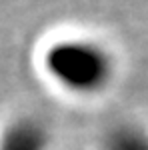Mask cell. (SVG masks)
<instances>
[{
  "mask_svg": "<svg viewBox=\"0 0 148 150\" xmlns=\"http://www.w3.org/2000/svg\"><path fill=\"white\" fill-rule=\"evenodd\" d=\"M46 66L62 84L86 92L108 80L112 62L106 50L94 42L64 40L46 52Z\"/></svg>",
  "mask_w": 148,
  "mask_h": 150,
  "instance_id": "1",
  "label": "cell"
},
{
  "mask_svg": "<svg viewBox=\"0 0 148 150\" xmlns=\"http://www.w3.org/2000/svg\"><path fill=\"white\" fill-rule=\"evenodd\" d=\"M48 134L34 120L14 122L0 138V150H46Z\"/></svg>",
  "mask_w": 148,
  "mask_h": 150,
  "instance_id": "2",
  "label": "cell"
},
{
  "mask_svg": "<svg viewBox=\"0 0 148 150\" xmlns=\"http://www.w3.org/2000/svg\"><path fill=\"white\" fill-rule=\"evenodd\" d=\"M104 146L106 150H148V136L136 128H116L106 136Z\"/></svg>",
  "mask_w": 148,
  "mask_h": 150,
  "instance_id": "3",
  "label": "cell"
}]
</instances>
